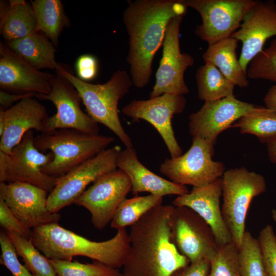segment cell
I'll use <instances>...</instances> for the list:
<instances>
[{
	"instance_id": "7bdbcfd3",
	"label": "cell",
	"mask_w": 276,
	"mask_h": 276,
	"mask_svg": "<svg viewBox=\"0 0 276 276\" xmlns=\"http://www.w3.org/2000/svg\"><path fill=\"white\" fill-rule=\"evenodd\" d=\"M271 217L273 220V221L275 222L276 225V209H273L271 211ZM275 236H276V229H275Z\"/></svg>"
},
{
	"instance_id": "484cf974",
	"label": "cell",
	"mask_w": 276,
	"mask_h": 276,
	"mask_svg": "<svg viewBox=\"0 0 276 276\" xmlns=\"http://www.w3.org/2000/svg\"><path fill=\"white\" fill-rule=\"evenodd\" d=\"M36 21V30L42 32L55 47L61 32L68 26V19L60 0L31 1Z\"/></svg>"
},
{
	"instance_id": "ab89813d",
	"label": "cell",
	"mask_w": 276,
	"mask_h": 276,
	"mask_svg": "<svg viewBox=\"0 0 276 276\" xmlns=\"http://www.w3.org/2000/svg\"><path fill=\"white\" fill-rule=\"evenodd\" d=\"M36 94L30 93L26 94H16L9 93L3 90L0 91V110H5L11 107L15 102H19L24 98L35 97Z\"/></svg>"
},
{
	"instance_id": "83f0119b",
	"label": "cell",
	"mask_w": 276,
	"mask_h": 276,
	"mask_svg": "<svg viewBox=\"0 0 276 276\" xmlns=\"http://www.w3.org/2000/svg\"><path fill=\"white\" fill-rule=\"evenodd\" d=\"M163 198L152 194L126 198L117 208L110 222L111 227L118 230L131 226L150 210L162 204Z\"/></svg>"
},
{
	"instance_id": "8992f818",
	"label": "cell",
	"mask_w": 276,
	"mask_h": 276,
	"mask_svg": "<svg viewBox=\"0 0 276 276\" xmlns=\"http://www.w3.org/2000/svg\"><path fill=\"white\" fill-rule=\"evenodd\" d=\"M221 211L238 250L245 231L246 214L253 199L266 191L264 177L243 167L224 172L222 177Z\"/></svg>"
},
{
	"instance_id": "74e56055",
	"label": "cell",
	"mask_w": 276,
	"mask_h": 276,
	"mask_svg": "<svg viewBox=\"0 0 276 276\" xmlns=\"http://www.w3.org/2000/svg\"><path fill=\"white\" fill-rule=\"evenodd\" d=\"M76 69L79 79L85 82L91 80L96 78L98 73L97 60L93 55H82L76 61Z\"/></svg>"
},
{
	"instance_id": "7402d4cb",
	"label": "cell",
	"mask_w": 276,
	"mask_h": 276,
	"mask_svg": "<svg viewBox=\"0 0 276 276\" xmlns=\"http://www.w3.org/2000/svg\"><path fill=\"white\" fill-rule=\"evenodd\" d=\"M119 169L124 172L131 183L132 194L141 192L163 197L166 195H183L189 192L186 186L164 178L151 172L139 160L132 147H126L120 152L117 160Z\"/></svg>"
},
{
	"instance_id": "e575fe53",
	"label": "cell",
	"mask_w": 276,
	"mask_h": 276,
	"mask_svg": "<svg viewBox=\"0 0 276 276\" xmlns=\"http://www.w3.org/2000/svg\"><path fill=\"white\" fill-rule=\"evenodd\" d=\"M264 265L265 276H276V236L272 226L266 225L258 238Z\"/></svg>"
},
{
	"instance_id": "e0dca14e",
	"label": "cell",
	"mask_w": 276,
	"mask_h": 276,
	"mask_svg": "<svg viewBox=\"0 0 276 276\" xmlns=\"http://www.w3.org/2000/svg\"><path fill=\"white\" fill-rule=\"evenodd\" d=\"M258 107L235 96L205 102L199 110L189 117L190 134L192 138L200 137L215 144L220 133Z\"/></svg>"
},
{
	"instance_id": "f546056e",
	"label": "cell",
	"mask_w": 276,
	"mask_h": 276,
	"mask_svg": "<svg viewBox=\"0 0 276 276\" xmlns=\"http://www.w3.org/2000/svg\"><path fill=\"white\" fill-rule=\"evenodd\" d=\"M18 256L35 276H57L49 259L36 248L32 241L12 231H5Z\"/></svg>"
},
{
	"instance_id": "cb8c5ba5",
	"label": "cell",
	"mask_w": 276,
	"mask_h": 276,
	"mask_svg": "<svg viewBox=\"0 0 276 276\" xmlns=\"http://www.w3.org/2000/svg\"><path fill=\"white\" fill-rule=\"evenodd\" d=\"M238 42L231 36L209 45L202 58L204 63L216 66L235 86L246 88L249 85L247 72L242 68L236 54Z\"/></svg>"
},
{
	"instance_id": "836d02e7",
	"label": "cell",
	"mask_w": 276,
	"mask_h": 276,
	"mask_svg": "<svg viewBox=\"0 0 276 276\" xmlns=\"http://www.w3.org/2000/svg\"><path fill=\"white\" fill-rule=\"evenodd\" d=\"M208 276H241L238 261V249L234 242L219 247L211 260Z\"/></svg>"
},
{
	"instance_id": "f1b7e54d",
	"label": "cell",
	"mask_w": 276,
	"mask_h": 276,
	"mask_svg": "<svg viewBox=\"0 0 276 276\" xmlns=\"http://www.w3.org/2000/svg\"><path fill=\"white\" fill-rule=\"evenodd\" d=\"M232 127L238 128L242 134H253L266 144L276 137V112L259 106L240 118Z\"/></svg>"
},
{
	"instance_id": "f35d334b",
	"label": "cell",
	"mask_w": 276,
	"mask_h": 276,
	"mask_svg": "<svg viewBox=\"0 0 276 276\" xmlns=\"http://www.w3.org/2000/svg\"><path fill=\"white\" fill-rule=\"evenodd\" d=\"M210 267V261L201 260L190 263L176 271L172 276H208Z\"/></svg>"
},
{
	"instance_id": "d6a6232c",
	"label": "cell",
	"mask_w": 276,
	"mask_h": 276,
	"mask_svg": "<svg viewBox=\"0 0 276 276\" xmlns=\"http://www.w3.org/2000/svg\"><path fill=\"white\" fill-rule=\"evenodd\" d=\"M247 75L250 79L276 82V37L251 61Z\"/></svg>"
},
{
	"instance_id": "4fadbf2b",
	"label": "cell",
	"mask_w": 276,
	"mask_h": 276,
	"mask_svg": "<svg viewBox=\"0 0 276 276\" xmlns=\"http://www.w3.org/2000/svg\"><path fill=\"white\" fill-rule=\"evenodd\" d=\"M131 183L120 169L107 173L97 179L74 202L86 209L94 227L101 230L111 222L122 201L131 191Z\"/></svg>"
},
{
	"instance_id": "9a60e30c",
	"label": "cell",
	"mask_w": 276,
	"mask_h": 276,
	"mask_svg": "<svg viewBox=\"0 0 276 276\" xmlns=\"http://www.w3.org/2000/svg\"><path fill=\"white\" fill-rule=\"evenodd\" d=\"M51 86L48 94L35 95L38 100L52 102L57 109L56 113L48 120L46 132L71 128L89 134H99L98 123L81 109L82 100L74 85L65 77L56 74L51 81Z\"/></svg>"
},
{
	"instance_id": "4dcf8cb0",
	"label": "cell",
	"mask_w": 276,
	"mask_h": 276,
	"mask_svg": "<svg viewBox=\"0 0 276 276\" xmlns=\"http://www.w3.org/2000/svg\"><path fill=\"white\" fill-rule=\"evenodd\" d=\"M241 276H265L262 254L258 239L246 231L238 250Z\"/></svg>"
},
{
	"instance_id": "ffe728a7",
	"label": "cell",
	"mask_w": 276,
	"mask_h": 276,
	"mask_svg": "<svg viewBox=\"0 0 276 276\" xmlns=\"http://www.w3.org/2000/svg\"><path fill=\"white\" fill-rule=\"evenodd\" d=\"M55 75L36 68L11 50L0 43V87L1 90L16 94L47 95Z\"/></svg>"
},
{
	"instance_id": "7c38bea8",
	"label": "cell",
	"mask_w": 276,
	"mask_h": 276,
	"mask_svg": "<svg viewBox=\"0 0 276 276\" xmlns=\"http://www.w3.org/2000/svg\"><path fill=\"white\" fill-rule=\"evenodd\" d=\"M183 16H177L169 21L163 43V55L156 73V82L150 98L165 94L183 95L189 89L184 79L187 69L194 64L190 54L181 53L179 32Z\"/></svg>"
},
{
	"instance_id": "8d00e7d4",
	"label": "cell",
	"mask_w": 276,
	"mask_h": 276,
	"mask_svg": "<svg viewBox=\"0 0 276 276\" xmlns=\"http://www.w3.org/2000/svg\"><path fill=\"white\" fill-rule=\"evenodd\" d=\"M0 225L5 231L14 232L30 240L32 230L26 228L0 198Z\"/></svg>"
},
{
	"instance_id": "d4e9b609",
	"label": "cell",
	"mask_w": 276,
	"mask_h": 276,
	"mask_svg": "<svg viewBox=\"0 0 276 276\" xmlns=\"http://www.w3.org/2000/svg\"><path fill=\"white\" fill-rule=\"evenodd\" d=\"M28 63L40 70H57L60 64L55 59V47L42 32L35 31L27 36L6 44Z\"/></svg>"
},
{
	"instance_id": "5bb4252c",
	"label": "cell",
	"mask_w": 276,
	"mask_h": 276,
	"mask_svg": "<svg viewBox=\"0 0 276 276\" xmlns=\"http://www.w3.org/2000/svg\"><path fill=\"white\" fill-rule=\"evenodd\" d=\"M187 100L183 95L165 94L148 100H133L125 106L122 113L133 122L145 120L151 124L163 139L171 157H177L182 151L175 138L172 119L183 112Z\"/></svg>"
},
{
	"instance_id": "3957f363",
	"label": "cell",
	"mask_w": 276,
	"mask_h": 276,
	"mask_svg": "<svg viewBox=\"0 0 276 276\" xmlns=\"http://www.w3.org/2000/svg\"><path fill=\"white\" fill-rule=\"evenodd\" d=\"M30 240L49 259L71 261L74 257L80 256L116 269L123 266L130 248L126 228L118 229L109 240L97 242L66 229L58 223L34 228Z\"/></svg>"
},
{
	"instance_id": "277c9868",
	"label": "cell",
	"mask_w": 276,
	"mask_h": 276,
	"mask_svg": "<svg viewBox=\"0 0 276 276\" xmlns=\"http://www.w3.org/2000/svg\"><path fill=\"white\" fill-rule=\"evenodd\" d=\"M56 73L67 79L78 92L88 114L97 123L112 131L126 147H132L130 136L123 128L118 114V103L133 84L131 78L124 70L116 71L103 84H91L74 76L67 65L60 64Z\"/></svg>"
},
{
	"instance_id": "52a82bcc",
	"label": "cell",
	"mask_w": 276,
	"mask_h": 276,
	"mask_svg": "<svg viewBox=\"0 0 276 276\" xmlns=\"http://www.w3.org/2000/svg\"><path fill=\"white\" fill-rule=\"evenodd\" d=\"M214 144L200 137H193L192 144L184 154L166 158L160 165L159 172L175 183L201 187L221 178L224 164L213 160Z\"/></svg>"
},
{
	"instance_id": "603a6c76",
	"label": "cell",
	"mask_w": 276,
	"mask_h": 276,
	"mask_svg": "<svg viewBox=\"0 0 276 276\" xmlns=\"http://www.w3.org/2000/svg\"><path fill=\"white\" fill-rule=\"evenodd\" d=\"M36 31L31 5L24 0L1 2L0 32L7 42L22 38Z\"/></svg>"
},
{
	"instance_id": "8fae6325",
	"label": "cell",
	"mask_w": 276,
	"mask_h": 276,
	"mask_svg": "<svg viewBox=\"0 0 276 276\" xmlns=\"http://www.w3.org/2000/svg\"><path fill=\"white\" fill-rule=\"evenodd\" d=\"M256 0H183L186 6L196 10L201 24L195 34L208 45L230 37Z\"/></svg>"
},
{
	"instance_id": "d6986e66",
	"label": "cell",
	"mask_w": 276,
	"mask_h": 276,
	"mask_svg": "<svg viewBox=\"0 0 276 276\" xmlns=\"http://www.w3.org/2000/svg\"><path fill=\"white\" fill-rule=\"evenodd\" d=\"M34 97L24 98L0 110V151L10 154L30 130L46 132L49 116L44 106Z\"/></svg>"
},
{
	"instance_id": "ba28073f",
	"label": "cell",
	"mask_w": 276,
	"mask_h": 276,
	"mask_svg": "<svg viewBox=\"0 0 276 276\" xmlns=\"http://www.w3.org/2000/svg\"><path fill=\"white\" fill-rule=\"evenodd\" d=\"M121 150L119 145L105 149L57 178L54 189L48 196V210L58 213L74 203L89 184L117 169V160Z\"/></svg>"
},
{
	"instance_id": "60d3db41",
	"label": "cell",
	"mask_w": 276,
	"mask_h": 276,
	"mask_svg": "<svg viewBox=\"0 0 276 276\" xmlns=\"http://www.w3.org/2000/svg\"><path fill=\"white\" fill-rule=\"evenodd\" d=\"M264 102L265 107L276 112V84L268 89L264 97Z\"/></svg>"
},
{
	"instance_id": "4316f807",
	"label": "cell",
	"mask_w": 276,
	"mask_h": 276,
	"mask_svg": "<svg viewBox=\"0 0 276 276\" xmlns=\"http://www.w3.org/2000/svg\"><path fill=\"white\" fill-rule=\"evenodd\" d=\"M195 77L198 98L204 102L234 96L235 85L211 63L200 66Z\"/></svg>"
},
{
	"instance_id": "b9f144b4",
	"label": "cell",
	"mask_w": 276,
	"mask_h": 276,
	"mask_svg": "<svg viewBox=\"0 0 276 276\" xmlns=\"http://www.w3.org/2000/svg\"><path fill=\"white\" fill-rule=\"evenodd\" d=\"M266 145L269 159L276 164V137L268 141Z\"/></svg>"
},
{
	"instance_id": "ac0fdd59",
	"label": "cell",
	"mask_w": 276,
	"mask_h": 276,
	"mask_svg": "<svg viewBox=\"0 0 276 276\" xmlns=\"http://www.w3.org/2000/svg\"><path fill=\"white\" fill-rule=\"evenodd\" d=\"M273 36H276V3L256 0L245 14L240 28L231 36L242 43L239 60L245 71L264 49L266 41Z\"/></svg>"
},
{
	"instance_id": "5b68a950",
	"label": "cell",
	"mask_w": 276,
	"mask_h": 276,
	"mask_svg": "<svg viewBox=\"0 0 276 276\" xmlns=\"http://www.w3.org/2000/svg\"><path fill=\"white\" fill-rule=\"evenodd\" d=\"M112 136L89 134L71 128H60L35 137L34 145L40 151L50 150L53 160L41 170L44 174L59 178L83 162L98 154L113 142Z\"/></svg>"
},
{
	"instance_id": "9c48e42d",
	"label": "cell",
	"mask_w": 276,
	"mask_h": 276,
	"mask_svg": "<svg viewBox=\"0 0 276 276\" xmlns=\"http://www.w3.org/2000/svg\"><path fill=\"white\" fill-rule=\"evenodd\" d=\"M34 139L33 131L30 130L10 154L0 151V183L27 182L51 192L57 178L44 174L41 170L53 160L54 154L37 149Z\"/></svg>"
},
{
	"instance_id": "7a4b0ae2",
	"label": "cell",
	"mask_w": 276,
	"mask_h": 276,
	"mask_svg": "<svg viewBox=\"0 0 276 276\" xmlns=\"http://www.w3.org/2000/svg\"><path fill=\"white\" fill-rule=\"evenodd\" d=\"M173 206L158 205L131 226L122 276H172L189 264L171 241L169 217Z\"/></svg>"
},
{
	"instance_id": "44dd1931",
	"label": "cell",
	"mask_w": 276,
	"mask_h": 276,
	"mask_svg": "<svg viewBox=\"0 0 276 276\" xmlns=\"http://www.w3.org/2000/svg\"><path fill=\"white\" fill-rule=\"evenodd\" d=\"M222 194L221 177L207 186L193 187L189 193L177 196L172 202L174 206L192 209L203 218L211 227L219 247L233 242L220 208Z\"/></svg>"
},
{
	"instance_id": "1f68e13d",
	"label": "cell",
	"mask_w": 276,
	"mask_h": 276,
	"mask_svg": "<svg viewBox=\"0 0 276 276\" xmlns=\"http://www.w3.org/2000/svg\"><path fill=\"white\" fill-rule=\"evenodd\" d=\"M49 260L57 276H122L118 269L96 261L85 264L77 261Z\"/></svg>"
},
{
	"instance_id": "2e32d148",
	"label": "cell",
	"mask_w": 276,
	"mask_h": 276,
	"mask_svg": "<svg viewBox=\"0 0 276 276\" xmlns=\"http://www.w3.org/2000/svg\"><path fill=\"white\" fill-rule=\"evenodd\" d=\"M48 192L24 182H1L0 198L26 228L58 223L60 215L47 208Z\"/></svg>"
},
{
	"instance_id": "30bf717a",
	"label": "cell",
	"mask_w": 276,
	"mask_h": 276,
	"mask_svg": "<svg viewBox=\"0 0 276 276\" xmlns=\"http://www.w3.org/2000/svg\"><path fill=\"white\" fill-rule=\"evenodd\" d=\"M171 239L190 263L210 261L219 246L210 225L197 213L186 206H173L169 217Z\"/></svg>"
},
{
	"instance_id": "6da1fadb",
	"label": "cell",
	"mask_w": 276,
	"mask_h": 276,
	"mask_svg": "<svg viewBox=\"0 0 276 276\" xmlns=\"http://www.w3.org/2000/svg\"><path fill=\"white\" fill-rule=\"evenodd\" d=\"M187 9L183 0L128 1L123 19L129 35L127 61L136 88L144 87L150 81L152 61L163 43L169 21L183 16Z\"/></svg>"
},
{
	"instance_id": "d590c367",
	"label": "cell",
	"mask_w": 276,
	"mask_h": 276,
	"mask_svg": "<svg viewBox=\"0 0 276 276\" xmlns=\"http://www.w3.org/2000/svg\"><path fill=\"white\" fill-rule=\"evenodd\" d=\"M0 244L2 251L1 264L4 265L13 276H35L26 266L20 263L16 250L4 230L1 231Z\"/></svg>"
}]
</instances>
